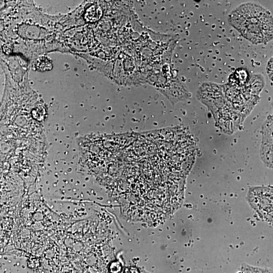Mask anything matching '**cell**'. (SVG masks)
Wrapping results in <instances>:
<instances>
[{"mask_svg": "<svg viewBox=\"0 0 273 273\" xmlns=\"http://www.w3.org/2000/svg\"><path fill=\"white\" fill-rule=\"evenodd\" d=\"M101 14L100 8L96 6H93L86 11L85 19L87 21H95L100 18Z\"/></svg>", "mask_w": 273, "mask_h": 273, "instance_id": "6", "label": "cell"}, {"mask_svg": "<svg viewBox=\"0 0 273 273\" xmlns=\"http://www.w3.org/2000/svg\"><path fill=\"white\" fill-rule=\"evenodd\" d=\"M249 88L250 91L255 94L258 95L261 92L264 85V81L263 76L260 75L252 76L248 82Z\"/></svg>", "mask_w": 273, "mask_h": 273, "instance_id": "4", "label": "cell"}, {"mask_svg": "<svg viewBox=\"0 0 273 273\" xmlns=\"http://www.w3.org/2000/svg\"><path fill=\"white\" fill-rule=\"evenodd\" d=\"M125 273H138L136 269L130 268L126 270Z\"/></svg>", "mask_w": 273, "mask_h": 273, "instance_id": "8", "label": "cell"}, {"mask_svg": "<svg viewBox=\"0 0 273 273\" xmlns=\"http://www.w3.org/2000/svg\"><path fill=\"white\" fill-rule=\"evenodd\" d=\"M266 70L269 78L273 81V57L268 61Z\"/></svg>", "mask_w": 273, "mask_h": 273, "instance_id": "7", "label": "cell"}, {"mask_svg": "<svg viewBox=\"0 0 273 273\" xmlns=\"http://www.w3.org/2000/svg\"><path fill=\"white\" fill-rule=\"evenodd\" d=\"M230 24L254 44L273 38V17L266 9L252 3L241 4L229 15Z\"/></svg>", "mask_w": 273, "mask_h": 273, "instance_id": "1", "label": "cell"}, {"mask_svg": "<svg viewBox=\"0 0 273 273\" xmlns=\"http://www.w3.org/2000/svg\"><path fill=\"white\" fill-rule=\"evenodd\" d=\"M35 67L39 71H46L50 70L52 68L51 60L47 57H41L36 60Z\"/></svg>", "mask_w": 273, "mask_h": 273, "instance_id": "5", "label": "cell"}, {"mask_svg": "<svg viewBox=\"0 0 273 273\" xmlns=\"http://www.w3.org/2000/svg\"><path fill=\"white\" fill-rule=\"evenodd\" d=\"M164 95L172 104H175L188 98L189 91L183 82L175 81L164 92Z\"/></svg>", "mask_w": 273, "mask_h": 273, "instance_id": "2", "label": "cell"}, {"mask_svg": "<svg viewBox=\"0 0 273 273\" xmlns=\"http://www.w3.org/2000/svg\"><path fill=\"white\" fill-rule=\"evenodd\" d=\"M249 74L247 70L243 68H238L229 77V83L237 87H242L248 83Z\"/></svg>", "mask_w": 273, "mask_h": 273, "instance_id": "3", "label": "cell"}]
</instances>
